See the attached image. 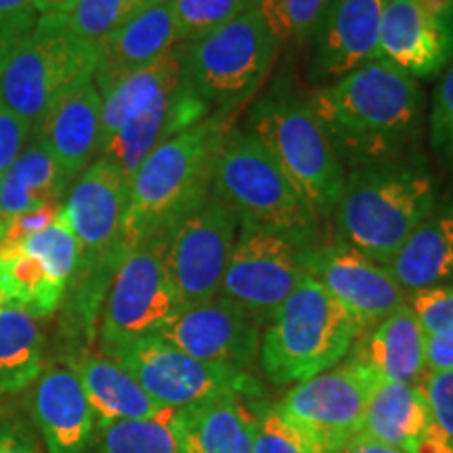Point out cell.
<instances>
[{"instance_id": "cell-40", "label": "cell", "mask_w": 453, "mask_h": 453, "mask_svg": "<svg viewBox=\"0 0 453 453\" xmlns=\"http://www.w3.org/2000/svg\"><path fill=\"white\" fill-rule=\"evenodd\" d=\"M36 11H27V13L0 17V70H3L4 61L11 55L17 44L36 27Z\"/></svg>"}, {"instance_id": "cell-28", "label": "cell", "mask_w": 453, "mask_h": 453, "mask_svg": "<svg viewBox=\"0 0 453 453\" xmlns=\"http://www.w3.org/2000/svg\"><path fill=\"white\" fill-rule=\"evenodd\" d=\"M0 292L17 307L34 317H50L64 304L67 288L61 286L44 265L24 248L0 257Z\"/></svg>"}, {"instance_id": "cell-24", "label": "cell", "mask_w": 453, "mask_h": 453, "mask_svg": "<svg viewBox=\"0 0 453 453\" xmlns=\"http://www.w3.org/2000/svg\"><path fill=\"white\" fill-rule=\"evenodd\" d=\"M254 401L219 396L170 416L183 453H254Z\"/></svg>"}, {"instance_id": "cell-22", "label": "cell", "mask_w": 453, "mask_h": 453, "mask_svg": "<svg viewBox=\"0 0 453 453\" xmlns=\"http://www.w3.org/2000/svg\"><path fill=\"white\" fill-rule=\"evenodd\" d=\"M387 269L407 294L453 286V191L434 202Z\"/></svg>"}, {"instance_id": "cell-1", "label": "cell", "mask_w": 453, "mask_h": 453, "mask_svg": "<svg viewBox=\"0 0 453 453\" xmlns=\"http://www.w3.org/2000/svg\"><path fill=\"white\" fill-rule=\"evenodd\" d=\"M309 105L344 170L411 154L424 118L418 78L387 59L315 88Z\"/></svg>"}, {"instance_id": "cell-27", "label": "cell", "mask_w": 453, "mask_h": 453, "mask_svg": "<svg viewBox=\"0 0 453 453\" xmlns=\"http://www.w3.org/2000/svg\"><path fill=\"white\" fill-rule=\"evenodd\" d=\"M44 370V332L38 317L0 309V396L32 387Z\"/></svg>"}, {"instance_id": "cell-46", "label": "cell", "mask_w": 453, "mask_h": 453, "mask_svg": "<svg viewBox=\"0 0 453 453\" xmlns=\"http://www.w3.org/2000/svg\"><path fill=\"white\" fill-rule=\"evenodd\" d=\"M4 307H9V300L3 292H0V309H4Z\"/></svg>"}, {"instance_id": "cell-18", "label": "cell", "mask_w": 453, "mask_h": 453, "mask_svg": "<svg viewBox=\"0 0 453 453\" xmlns=\"http://www.w3.org/2000/svg\"><path fill=\"white\" fill-rule=\"evenodd\" d=\"M387 0H330L309 38L307 78L317 88L378 59Z\"/></svg>"}, {"instance_id": "cell-17", "label": "cell", "mask_w": 453, "mask_h": 453, "mask_svg": "<svg viewBox=\"0 0 453 453\" xmlns=\"http://www.w3.org/2000/svg\"><path fill=\"white\" fill-rule=\"evenodd\" d=\"M378 59L433 78L453 59V0H387Z\"/></svg>"}, {"instance_id": "cell-29", "label": "cell", "mask_w": 453, "mask_h": 453, "mask_svg": "<svg viewBox=\"0 0 453 453\" xmlns=\"http://www.w3.org/2000/svg\"><path fill=\"white\" fill-rule=\"evenodd\" d=\"M97 453H183L170 418L97 424Z\"/></svg>"}, {"instance_id": "cell-37", "label": "cell", "mask_w": 453, "mask_h": 453, "mask_svg": "<svg viewBox=\"0 0 453 453\" xmlns=\"http://www.w3.org/2000/svg\"><path fill=\"white\" fill-rule=\"evenodd\" d=\"M424 334L453 332V286L428 288L407 296Z\"/></svg>"}, {"instance_id": "cell-11", "label": "cell", "mask_w": 453, "mask_h": 453, "mask_svg": "<svg viewBox=\"0 0 453 453\" xmlns=\"http://www.w3.org/2000/svg\"><path fill=\"white\" fill-rule=\"evenodd\" d=\"M118 361L130 376L168 410L237 396L243 401H263L265 388L250 372L200 361L164 340L160 334L145 336L104 353Z\"/></svg>"}, {"instance_id": "cell-15", "label": "cell", "mask_w": 453, "mask_h": 453, "mask_svg": "<svg viewBox=\"0 0 453 453\" xmlns=\"http://www.w3.org/2000/svg\"><path fill=\"white\" fill-rule=\"evenodd\" d=\"M300 267L321 283L361 327L370 330L407 304V294L393 273L347 243H317L298 250Z\"/></svg>"}, {"instance_id": "cell-9", "label": "cell", "mask_w": 453, "mask_h": 453, "mask_svg": "<svg viewBox=\"0 0 453 453\" xmlns=\"http://www.w3.org/2000/svg\"><path fill=\"white\" fill-rule=\"evenodd\" d=\"M177 49L189 87L212 111L234 116L267 81L281 47L260 11L250 9Z\"/></svg>"}, {"instance_id": "cell-38", "label": "cell", "mask_w": 453, "mask_h": 453, "mask_svg": "<svg viewBox=\"0 0 453 453\" xmlns=\"http://www.w3.org/2000/svg\"><path fill=\"white\" fill-rule=\"evenodd\" d=\"M420 387L426 395L433 424L453 445V370L426 372Z\"/></svg>"}, {"instance_id": "cell-35", "label": "cell", "mask_w": 453, "mask_h": 453, "mask_svg": "<svg viewBox=\"0 0 453 453\" xmlns=\"http://www.w3.org/2000/svg\"><path fill=\"white\" fill-rule=\"evenodd\" d=\"M254 453H324L303 430L280 411V407L254 401Z\"/></svg>"}, {"instance_id": "cell-41", "label": "cell", "mask_w": 453, "mask_h": 453, "mask_svg": "<svg viewBox=\"0 0 453 453\" xmlns=\"http://www.w3.org/2000/svg\"><path fill=\"white\" fill-rule=\"evenodd\" d=\"M424 359H426V372H451L453 332L426 334L424 336Z\"/></svg>"}, {"instance_id": "cell-13", "label": "cell", "mask_w": 453, "mask_h": 453, "mask_svg": "<svg viewBox=\"0 0 453 453\" xmlns=\"http://www.w3.org/2000/svg\"><path fill=\"white\" fill-rule=\"evenodd\" d=\"M237 231L240 219L212 189L179 220L168 242L166 265L180 307L219 296Z\"/></svg>"}, {"instance_id": "cell-19", "label": "cell", "mask_w": 453, "mask_h": 453, "mask_svg": "<svg viewBox=\"0 0 453 453\" xmlns=\"http://www.w3.org/2000/svg\"><path fill=\"white\" fill-rule=\"evenodd\" d=\"M32 413L47 453H90L97 416L81 378L67 364H50L32 384Z\"/></svg>"}, {"instance_id": "cell-33", "label": "cell", "mask_w": 453, "mask_h": 453, "mask_svg": "<svg viewBox=\"0 0 453 453\" xmlns=\"http://www.w3.org/2000/svg\"><path fill=\"white\" fill-rule=\"evenodd\" d=\"M147 3L150 0H78L61 15V19L78 38L99 47L107 34L122 26Z\"/></svg>"}, {"instance_id": "cell-2", "label": "cell", "mask_w": 453, "mask_h": 453, "mask_svg": "<svg viewBox=\"0 0 453 453\" xmlns=\"http://www.w3.org/2000/svg\"><path fill=\"white\" fill-rule=\"evenodd\" d=\"M101 99L97 160L113 164L128 180L156 147L212 113L185 81L177 44L151 65L111 87Z\"/></svg>"}, {"instance_id": "cell-43", "label": "cell", "mask_w": 453, "mask_h": 453, "mask_svg": "<svg viewBox=\"0 0 453 453\" xmlns=\"http://www.w3.org/2000/svg\"><path fill=\"white\" fill-rule=\"evenodd\" d=\"M340 453H407V451L399 449V447L378 443V441H372L365 437H355Z\"/></svg>"}, {"instance_id": "cell-25", "label": "cell", "mask_w": 453, "mask_h": 453, "mask_svg": "<svg viewBox=\"0 0 453 453\" xmlns=\"http://www.w3.org/2000/svg\"><path fill=\"white\" fill-rule=\"evenodd\" d=\"M424 336L416 315L405 304L361 334L349 355L370 365L382 382L420 384L426 376Z\"/></svg>"}, {"instance_id": "cell-10", "label": "cell", "mask_w": 453, "mask_h": 453, "mask_svg": "<svg viewBox=\"0 0 453 453\" xmlns=\"http://www.w3.org/2000/svg\"><path fill=\"white\" fill-rule=\"evenodd\" d=\"M170 235H147L124 252L101 307L97 327L101 353L162 334L183 309L166 265Z\"/></svg>"}, {"instance_id": "cell-32", "label": "cell", "mask_w": 453, "mask_h": 453, "mask_svg": "<svg viewBox=\"0 0 453 453\" xmlns=\"http://www.w3.org/2000/svg\"><path fill=\"white\" fill-rule=\"evenodd\" d=\"M254 9V0H173L177 44L194 42Z\"/></svg>"}, {"instance_id": "cell-30", "label": "cell", "mask_w": 453, "mask_h": 453, "mask_svg": "<svg viewBox=\"0 0 453 453\" xmlns=\"http://www.w3.org/2000/svg\"><path fill=\"white\" fill-rule=\"evenodd\" d=\"M19 248H24L27 254L38 258L44 265V269L55 277L61 286L70 288V283L76 275L78 269V242L73 235L67 217L61 208L53 223L36 231V234L27 237Z\"/></svg>"}, {"instance_id": "cell-20", "label": "cell", "mask_w": 453, "mask_h": 453, "mask_svg": "<svg viewBox=\"0 0 453 453\" xmlns=\"http://www.w3.org/2000/svg\"><path fill=\"white\" fill-rule=\"evenodd\" d=\"M177 44L173 0H150L99 42L93 82L101 95Z\"/></svg>"}, {"instance_id": "cell-5", "label": "cell", "mask_w": 453, "mask_h": 453, "mask_svg": "<svg viewBox=\"0 0 453 453\" xmlns=\"http://www.w3.org/2000/svg\"><path fill=\"white\" fill-rule=\"evenodd\" d=\"M364 334L359 321L304 273L260 336L258 361L277 387L311 380L347 359Z\"/></svg>"}, {"instance_id": "cell-8", "label": "cell", "mask_w": 453, "mask_h": 453, "mask_svg": "<svg viewBox=\"0 0 453 453\" xmlns=\"http://www.w3.org/2000/svg\"><path fill=\"white\" fill-rule=\"evenodd\" d=\"M99 47L78 38L61 15H41L0 70V104L34 133L61 95L93 81Z\"/></svg>"}, {"instance_id": "cell-31", "label": "cell", "mask_w": 453, "mask_h": 453, "mask_svg": "<svg viewBox=\"0 0 453 453\" xmlns=\"http://www.w3.org/2000/svg\"><path fill=\"white\" fill-rule=\"evenodd\" d=\"M327 3L330 0H254V9L260 11L280 47H283L309 42Z\"/></svg>"}, {"instance_id": "cell-16", "label": "cell", "mask_w": 453, "mask_h": 453, "mask_svg": "<svg viewBox=\"0 0 453 453\" xmlns=\"http://www.w3.org/2000/svg\"><path fill=\"white\" fill-rule=\"evenodd\" d=\"M160 336L200 361L250 372L258 359L263 324L219 294L180 309Z\"/></svg>"}, {"instance_id": "cell-4", "label": "cell", "mask_w": 453, "mask_h": 453, "mask_svg": "<svg viewBox=\"0 0 453 453\" xmlns=\"http://www.w3.org/2000/svg\"><path fill=\"white\" fill-rule=\"evenodd\" d=\"M231 128V113L212 111L145 157L128 180L127 250L147 235L173 234L179 220L211 194L214 160Z\"/></svg>"}, {"instance_id": "cell-36", "label": "cell", "mask_w": 453, "mask_h": 453, "mask_svg": "<svg viewBox=\"0 0 453 453\" xmlns=\"http://www.w3.org/2000/svg\"><path fill=\"white\" fill-rule=\"evenodd\" d=\"M430 147L443 166L453 168V59L445 67L428 116Z\"/></svg>"}, {"instance_id": "cell-3", "label": "cell", "mask_w": 453, "mask_h": 453, "mask_svg": "<svg viewBox=\"0 0 453 453\" xmlns=\"http://www.w3.org/2000/svg\"><path fill=\"white\" fill-rule=\"evenodd\" d=\"M437 200V180L420 154L353 168L330 217L334 235L387 267Z\"/></svg>"}, {"instance_id": "cell-7", "label": "cell", "mask_w": 453, "mask_h": 453, "mask_svg": "<svg viewBox=\"0 0 453 453\" xmlns=\"http://www.w3.org/2000/svg\"><path fill=\"white\" fill-rule=\"evenodd\" d=\"M246 130L269 151L317 217L330 219L347 170L309 101L300 99L286 82L277 84L252 107Z\"/></svg>"}, {"instance_id": "cell-26", "label": "cell", "mask_w": 453, "mask_h": 453, "mask_svg": "<svg viewBox=\"0 0 453 453\" xmlns=\"http://www.w3.org/2000/svg\"><path fill=\"white\" fill-rule=\"evenodd\" d=\"M430 426L433 416L420 384L380 382L367 405L359 437L413 453Z\"/></svg>"}, {"instance_id": "cell-6", "label": "cell", "mask_w": 453, "mask_h": 453, "mask_svg": "<svg viewBox=\"0 0 453 453\" xmlns=\"http://www.w3.org/2000/svg\"><path fill=\"white\" fill-rule=\"evenodd\" d=\"M211 189L242 225L271 231L298 250L319 243V217L248 130L226 133L214 160Z\"/></svg>"}, {"instance_id": "cell-21", "label": "cell", "mask_w": 453, "mask_h": 453, "mask_svg": "<svg viewBox=\"0 0 453 453\" xmlns=\"http://www.w3.org/2000/svg\"><path fill=\"white\" fill-rule=\"evenodd\" d=\"M101 107L99 88L87 81L61 95L36 130L70 187L99 157Z\"/></svg>"}, {"instance_id": "cell-14", "label": "cell", "mask_w": 453, "mask_h": 453, "mask_svg": "<svg viewBox=\"0 0 453 453\" xmlns=\"http://www.w3.org/2000/svg\"><path fill=\"white\" fill-rule=\"evenodd\" d=\"M304 273L296 246L271 231L240 223L219 294L267 326Z\"/></svg>"}, {"instance_id": "cell-34", "label": "cell", "mask_w": 453, "mask_h": 453, "mask_svg": "<svg viewBox=\"0 0 453 453\" xmlns=\"http://www.w3.org/2000/svg\"><path fill=\"white\" fill-rule=\"evenodd\" d=\"M9 170L17 179L24 180L27 189L36 196L41 203H61V197L70 189V185L61 177L53 156L49 154V150L36 133L27 141L24 151Z\"/></svg>"}, {"instance_id": "cell-42", "label": "cell", "mask_w": 453, "mask_h": 453, "mask_svg": "<svg viewBox=\"0 0 453 453\" xmlns=\"http://www.w3.org/2000/svg\"><path fill=\"white\" fill-rule=\"evenodd\" d=\"M0 453H41L26 428L17 424H0Z\"/></svg>"}, {"instance_id": "cell-45", "label": "cell", "mask_w": 453, "mask_h": 453, "mask_svg": "<svg viewBox=\"0 0 453 453\" xmlns=\"http://www.w3.org/2000/svg\"><path fill=\"white\" fill-rule=\"evenodd\" d=\"M34 11V0H0V17L19 15Z\"/></svg>"}, {"instance_id": "cell-23", "label": "cell", "mask_w": 453, "mask_h": 453, "mask_svg": "<svg viewBox=\"0 0 453 453\" xmlns=\"http://www.w3.org/2000/svg\"><path fill=\"white\" fill-rule=\"evenodd\" d=\"M65 364L81 378L99 422L157 420L170 418L174 410L157 403L124 367L104 353H73Z\"/></svg>"}, {"instance_id": "cell-39", "label": "cell", "mask_w": 453, "mask_h": 453, "mask_svg": "<svg viewBox=\"0 0 453 453\" xmlns=\"http://www.w3.org/2000/svg\"><path fill=\"white\" fill-rule=\"evenodd\" d=\"M34 130L0 104V177L13 166Z\"/></svg>"}, {"instance_id": "cell-12", "label": "cell", "mask_w": 453, "mask_h": 453, "mask_svg": "<svg viewBox=\"0 0 453 453\" xmlns=\"http://www.w3.org/2000/svg\"><path fill=\"white\" fill-rule=\"evenodd\" d=\"M380 382L370 365L347 355L332 370L294 384L277 407L321 451L340 453L359 437L367 405Z\"/></svg>"}, {"instance_id": "cell-44", "label": "cell", "mask_w": 453, "mask_h": 453, "mask_svg": "<svg viewBox=\"0 0 453 453\" xmlns=\"http://www.w3.org/2000/svg\"><path fill=\"white\" fill-rule=\"evenodd\" d=\"M78 0H34V11L41 15H64Z\"/></svg>"}, {"instance_id": "cell-47", "label": "cell", "mask_w": 453, "mask_h": 453, "mask_svg": "<svg viewBox=\"0 0 453 453\" xmlns=\"http://www.w3.org/2000/svg\"><path fill=\"white\" fill-rule=\"evenodd\" d=\"M0 234H3V229H0Z\"/></svg>"}]
</instances>
